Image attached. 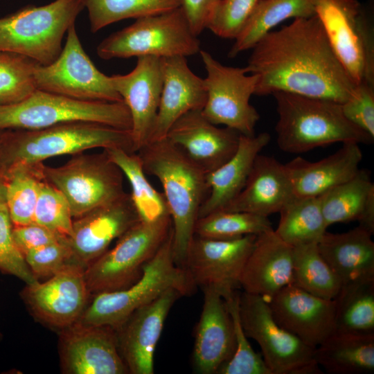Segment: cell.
<instances>
[{"label":"cell","instance_id":"6da1fadb","mask_svg":"<svg viewBox=\"0 0 374 374\" xmlns=\"http://www.w3.org/2000/svg\"><path fill=\"white\" fill-rule=\"evenodd\" d=\"M251 49L245 69L258 76L254 95L284 91L343 104L355 92L316 15L267 33Z\"/></svg>","mask_w":374,"mask_h":374},{"label":"cell","instance_id":"7a4b0ae2","mask_svg":"<svg viewBox=\"0 0 374 374\" xmlns=\"http://www.w3.org/2000/svg\"><path fill=\"white\" fill-rule=\"evenodd\" d=\"M146 175L161 183L172 220L175 262L185 269L201 206L208 194L206 174L166 137L139 152Z\"/></svg>","mask_w":374,"mask_h":374},{"label":"cell","instance_id":"3957f363","mask_svg":"<svg viewBox=\"0 0 374 374\" xmlns=\"http://www.w3.org/2000/svg\"><path fill=\"white\" fill-rule=\"evenodd\" d=\"M99 148L134 152L130 130L101 123L73 121L39 130H3L0 172L17 166H36L52 157L72 156Z\"/></svg>","mask_w":374,"mask_h":374},{"label":"cell","instance_id":"277c9868","mask_svg":"<svg viewBox=\"0 0 374 374\" xmlns=\"http://www.w3.org/2000/svg\"><path fill=\"white\" fill-rule=\"evenodd\" d=\"M271 95L278 114L276 142L284 152L299 154L335 143L373 141L346 118L340 103L284 91Z\"/></svg>","mask_w":374,"mask_h":374},{"label":"cell","instance_id":"5b68a950","mask_svg":"<svg viewBox=\"0 0 374 374\" xmlns=\"http://www.w3.org/2000/svg\"><path fill=\"white\" fill-rule=\"evenodd\" d=\"M172 242V229L135 283L122 290L93 295L77 322L117 330L136 310L170 288L177 289L183 296L193 294L195 286L188 271L175 262Z\"/></svg>","mask_w":374,"mask_h":374},{"label":"cell","instance_id":"8992f818","mask_svg":"<svg viewBox=\"0 0 374 374\" xmlns=\"http://www.w3.org/2000/svg\"><path fill=\"white\" fill-rule=\"evenodd\" d=\"M84 8L82 0L28 5L0 18V53L24 56L48 65L60 54L64 35Z\"/></svg>","mask_w":374,"mask_h":374},{"label":"cell","instance_id":"52a82bcc","mask_svg":"<svg viewBox=\"0 0 374 374\" xmlns=\"http://www.w3.org/2000/svg\"><path fill=\"white\" fill-rule=\"evenodd\" d=\"M73 121L126 130L132 127L130 113L123 101H83L36 89L21 101L0 104V131L39 130Z\"/></svg>","mask_w":374,"mask_h":374},{"label":"cell","instance_id":"ba28073f","mask_svg":"<svg viewBox=\"0 0 374 374\" xmlns=\"http://www.w3.org/2000/svg\"><path fill=\"white\" fill-rule=\"evenodd\" d=\"M172 229L169 215L137 222L118 239L112 249L84 269L91 295L122 290L135 283Z\"/></svg>","mask_w":374,"mask_h":374},{"label":"cell","instance_id":"9c48e42d","mask_svg":"<svg viewBox=\"0 0 374 374\" xmlns=\"http://www.w3.org/2000/svg\"><path fill=\"white\" fill-rule=\"evenodd\" d=\"M199 51L200 42L191 30L181 6L137 19L105 37L96 48L97 55L103 60L143 56L186 57Z\"/></svg>","mask_w":374,"mask_h":374},{"label":"cell","instance_id":"30bf717a","mask_svg":"<svg viewBox=\"0 0 374 374\" xmlns=\"http://www.w3.org/2000/svg\"><path fill=\"white\" fill-rule=\"evenodd\" d=\"M42 173L44 180L64 195L73 219L126 193L122 171L104 150L100 153L75 154L57 167L44 164Z\"/></svg>","mask_w":374,"mask_h":374},{"label":"cell","instance_id":"8fae6325","mask_svg":"<svg viewBox=\"0 0 374 374\" xmlns=\"http://www.w3.org/2000/svg\"><path fill=\"white\" fill-rule=\"evenodd\" d=\"M239 313L248 338L260 346L271 374H321L314 349L280 326L262 296L240 292Z\"/></svg>","mask_w":374,"mask_h":374},{"label":"cell","instance_id":"7c38bea8","mask_svg":"<svg viewBox=\"0 0 374 374\" xmlns=\"http://www.w3.org/2000/svg\"><path fill=\"white\" fill-rule=\"evenodd\" d=\"M315 14L340 62L355 82H374L373 26L357 0H314Z\"/></svg>","mask_w":374,"mask_h":374},{"label":"cell","instance_id":"4fadbf2b","mask_svg":"<svg viewBox=\"0 0 374 374\" xmlns=\"http://www.w3.org/2000/svg\"><path fill=\"white\" fill-rule=\"evenodd\" d=\"M37 89L83 101L122 102L111 77L100 71L84 51L75 24L57 58L48 65L37 64L33 71Z\"/></svg>","mask_w":374,"mask_h":374},{"label":"cell","instance_id":"5bb4252c","mask_svg":"<svg viewBox=\"0 0 374 374\" xmlns=\"http://www.w3.org/2000/svg\"><path fill=\"white\" fill-rule=\"evenodd\" d=\"M199 53L206 71L203 115L216 125H224L242 135H254L260 115L249 100L255 93L258 76L247 75L245 67L224 66L206 51Z\"/></svg>","mask_w":374,"mask_h":374},{"label":"cell","instance_id":"9a60e30c","mask_svg":"<svg viewBox=\"0 0 374 374\" xmlns=\"http://www.w3.org/2000/svg\"><path fill=\"white\" fill-rule=\"evenodd\" d=\"M257 235L233 240L193 235L185 263L195 286L213 287L222 297L238 290L245 263Z\"/></svg>","mask_w":374,"mask_h":374},{"label":"cell","instance_id":"2e32d148","mask_svg":"<svg viewBox=\"0 0 374 374\" xmlns=\"http://www.w3.org/2000/svg\"><path fill=\"white\" fill-rule=\"evenodd\" d=\"M84 269L70 262L44 283L26 284L20 295L38 319L62 330L79 320L89 302Z\"/></svg>","mask_w":374,"mask_h":374},{"label":"cell","instance_id":"e0dca14e","mask_svg":"<svg viewBox=\"0 0 374 374\" xmlns=\"http://www.w3.org/2000/svg\"><path fill=\"white\" fill-rule=\"evenodd\" d=\"M59 344L64 373H130L112 327L75 322L62 330Z\"/></svg>","mask_w":374,"mask_h":374},{"label":"cell","instance_id":"ac0fdd59","mask_svg":"<svg viewBox=\"0 0 374 374\" xmlns=\"http://www.w3.org/2000/svg\"><path fill=\"white\" fill-rule=\"evenodd\" d=\"M140 220L130 193L73 219L68 238L73 262L86 269Z\"/></svg>","mask_w":374,"mask_h":374},{"label":"cell","instance_id":"d6986e66","mask_svg":"<svg viewBox=\"0 0 374 374\" xmlns=\"http://www.w3.org/2000/svg\"><path fill=\"white\" fill-rule=\"evenodd\" d=\"M181 296L177 289L167 290L136 310L116 330L119 351L130 373H154L156 346L171 308Z\"/></svg>","mask_w":374,"mask_h":374},{"label":"cell","instance_id":"ffe728a7","mask_svg":"<svg viewBox=\"0 0 374 374\" xmlns=\"http://www.w3.org/2000/svg\"><path fill=\"white\" fill-rule=\"evenodd\" d=\"M110 77L130 111L133 150L137 152L149 142L159 109L163 86L160 58L137 57L131 72Z\"/></svg>","mask_w":374,"mask_h":374},{"label":"cell","instance_id":"44dd1931","mask_svg":"<svg viewBox=\"0 0 374 374\" xmlns=\"http://www.w3.org/2000/svg\"><path fill=\"white\" fill-rule=\"evenodd\" d=\"M274 318L315 348L335 332V301L311 294L292 284L267 300Z\"/></svg>","mask_w":374,"mask_h":374},{"label":"cell","instance_id":"7402d4cb","mask_svg":"<svg viewBox=\"0 0 374 374\" xmlns=\"http://www.w3.org/2000/svg\"><path fill=\"white\" fill-rule=\"evenodd\" d=\"M240 134L218 127L202 109L188 112L170 127L166 138L179 148L206 174L227 161L236 152Z\"/></svg>","mask_w":374,"mask_h":374},{"label":"cell","instance_id":"603a6c76","mask_svg":"<svg viewBox=\"0 0 374 374\" xmlns=\"http://www.w3.org/2000/svg\"><path fill=\"white\" fill-rule=\"evenodd\" d=\"M202 290L204 302L196 327L193 363L198 373L217 374L235 350L233 323L222 295L213 287Z\"/></svg>","mask_w":374,"mask_h":374},{"label":"cell","instance_id":"cb8c5ba5","mask_svg":"<svg viewBox=\"0 0 374 374\" xmlns=\"http://www.w3.org/2000/svg\"><path fill=\"white\" fill-rule=\"evenodd\" d=\"M160 61L162 91L149 142L166 138L179 118L188 112L202 109L206 101L204 79L190 70L186 57H162Z\"/></svg>","mask_w":374,"mask_h":374},{"label":"cell","instance_id":"d4e9b609","mask_svg":"<svg viewBox=\"0 0 374 374\" xmlns=\"http://www.w3.org/2000/svg\"><path fill=\"white\" fill-rule=\"evenodd\" d=\"M293 247L284 242L273 229L256 235L253 248L240 280L244 292L267 301L291 284Z\"/></svg>","mask_w":374,"mask_h":374},{"label":"cell","instance_id":"484cf974","mask_svg":"<svg viewBox=\"0 0 374 374\" xmlns=\"http://www.w3.org/2000/svg\"><path fill=\"white\" fill-rule=\"evenodd\" d=\"M359 144L344 143L332 154L315 162L297 157L284 164L296 197H319L353 178L359 170Z\"/></svg>","mask_w":374,"mask_h":374},{"label":"cell","instance_id":"4316f807","mask_svg":"<svg viewBox=\"0 0 374 374\" xmlns=\"http://www.w3.org/2000/svg\"><path fill=\"white\" fill-rule=\"evenodd\" d=\"M294 197L285 165L273 157L259 154L243 189L223 210L268 217L279 213Z\"/></svg>","mask_w":374,"mask_h":374},{"label":"cell","instance_id":"83f0119b","mask_svg":"<svg viewBox=\"0 0 374 374\" xmlns=\"http://www.w3.org/2000/svg\"><path fill=\"white\" fill-rule=\"evenodd\" d=\"M270 141L267 132L240 134L238 149L223 165L206 174L208 194L198 218L225 208L243 189L256 157Z\"/></svg>","mask_w":374,"mask_h":374},{"label":"cell","instance_id":"f1b7e54d","mask_svg":"<svg viewBox=\"0 0 374 374\" xmlns=\"http://www.w3.org/2000/svg\"><path fill=\"white\" fill-rule=\"evenodd\" d=\"M373 233L360 226L339 233L326 232L318 250L341 284L374 280Z\"/></svg>","mask_w":374,"mask_h":374},{"label":"cell","instance_id":"f546056e","mask_svg":"<svg viewBox=\"0 0 374 374\" xmlns=\"http://www.w3.org/2000/svg\"><path fill=\"white\" fill-rule=\"evenodd\" d=\"M327 227L357 221L374 233V184L366 170L318 197Z\"/></svg>","mask_w":374,"mask_h":374},{"label":"cell","instance_id":"4dcf8cb0","mask_svg":"<svg viewBox=\"0 0 374 374\" xmlns=\"http://www.w3.org/2000/svg\"><path fill=\"white\" fill-rule=\"evenodd\" d=\"M319 366L330 374L374 371V334L334 332L314 349Z\"/></svg>","mask_w":374,"mask_h":374},{"label":"cell","instance_id":"1f68e13d","mask_svg":"<svg viewBox=\"0 0 374 374\" xmlns=\"http://www.w3.org/2000/svg\"><path fill=\"white\" fill-rule=\"evenodd\" d=\"M315 15L314 0H260L235 37L228 57L234 58L251 49L264 35L286 19Z\"/></svg>","mask_w":374,"mask_h":374},{"label":"cell","instance_id":"d6a6232c","mask_svg":"<svg viewBox=\"0 0 374 374\" xmlns=\"http://www.w3.org/2000/svg\"><path fill=\"white\" fill-rule=\"evenodd\" d=\"M279 213V223L274 231L292 247L318 242L326 232L318 197L294 196Z\"/></svg>","mask_w":374,"mask_h":374},{"label":"cell","instance_id":"836d02e7","mask_svg":"<svg viewBox=\"0 0 374 374\" xmlns=\"http://www.w3.org/2000/svg\"><path fill=\"white\" fill-rule=\"evenodd\" d=\"M334 301L335 332L374 334V280L343 284Z\"/></svg>","mask_w":374,"mask_h":374},{"label":"cell","instance_id":"e575fe53","mask_svg":"<svg viewBox=\"0 0 374 374\" xmlns=\"http://www.w3.org/2000/svg\"><path fill=\"white\" fill-rule=\"evenodd\" d=\"M104 150L128 180L131 199L141 220H152L170 215L163 193L155 189L147 179L137 152L121 148Z\"/></svg>","mask_w":374,"mask_h":374},{"label":"cell","instance_id":"d590c367","mask_svg":"<svg viewBox=\"0 0 374 374\" xmlns=\"http://www.w3.org/2000/svg\"><path fill=\"white\" fill-rule=\"evenodd\" d=\"M292 285L314 296L332 300L342 285L320 254L317 242L293 247Z\"/></svg>","mask_w":374,"mask_h":374},{"label":"cell","instance_id":"8d00e7d4","mask_svg":"<svg viewBox=\"0 0 374 374\" xmlns=\"http://www.w3.org/2000/svg\"><path fill=\"white\" fill-rule=\"evenodd\" d=\"M43 165L17 166L1 172L6 181V207L12 226L33 222L41 184L44 180Z\"/></svg>","mask_w":374,"mask_h":374},{"label":"cell","instance_id":"74e56055","mask_svg":"<svg viewBox=\"0 0 374 374\" xmlns=\"http://www.w3.org/2000/svg\"><path fill=\"white\" fill-rule=\"evenodd\" d=\"M91 33L113 23L160 15L181 6V0H82Z\"/></svg>","mask_w":374,"mask_h":374},{"label":"cell","instance_id":"f35d334b","mask_svg":"<svg viewBox=\"0 0 374 374\" xmlns=\"http://www.w3.org/2000/svg\"><path fill=\"white\" fill-rule=\"evenodd\" d=\"M271 229L273 228L268 217L220 210L198 218L194 235L211 239L233 240L247 235H258Z\"/></svg>","mask_w":374,"mask_h":374},{"label":"cell","instance_id":"ab89813d","mask_svg":"<svg viewBox=\"0 0 374 374\" xmlns=\"http://www.w3.org/2000/svg\"><path fill=\"white\" fill-rule=\"evenodd\" d=\"M238 290L223 297L231 317L235 337V350L217 374H271L262 355L256 353L248 341L240 319Z\"/></svg>","mask_w":374,"mask_h":374},{"label":"cell","instance_id":"60d3db41","mask_svg":"<svg viewBox=\"0 0 374 374\" xmlns=\"http://www.w3.org/2000/svg\"><path fill=\"white\" fill-rule=\"evenodd\" d=\"M37 64L20 55L0 53V104L21 101L36 89L33 71Z\"/></svg>","mask_w":374,"mask_h":374},{"label":"cell","instance_id":"b9f144b4","mask_svg":"<svg viewBox=\"0 0 374 374\" xmlns=\"http://www.w3.org/2000/svg\"><path fill=\"white\" fill-rule=\"evenodd\" d=\"M57 235L69 238L73 234V218L64 195L44 180L41 184L33 221Z\"/></svg>","mask_w":374,"mask_h":374},{"label":"cell","instance_id":"7bdbcfd3","mask_svg":"<svg viewBox=\"0 0 374 374\" xmlns=\"http://www.w3.org/2000/svg\"><path fill=\"white\" fill-rule=\"evenodd\" d=\"M260 0H220L208 17L206 28L217 36L235 39Z\"/></svg>","mask_w":374,"mask_h":374},{"label":"cell","instance_id":"ee69618b","mask_svg":"<svg viewBox=\"0 0 374 374\" xmlns=\"http://www.w3.org/2000/svg\"><path fill=\"white\" fill-rule=\"evenodd\" d=\"M0 271L17 277L26 284L38 280L15 242L7 208H0Z\"/></svg>","mask_w":374,"mask_h":374},{"label":"cell","instance_id":"f6af8a7d","mask_svg":"<svg viewBox=\"0 0 374 374\" xmlns=\"http://www.w3.org/2000/svg\"><path fill=\"white\" fill-rule=\"evenodd\" d=\"M24 256L37 278H49L73 262V253L68 238L31 250Z\"/></svg>","mask_w":374,"mask_h":374},{"label":"cell","instance_id":"bcb514c9","mask_svg":"<svg viewBox=\"0 0 374 374\" xmlns=\"http://www.w3.org/2000/svg\"><path fill=\"white\" fill-rule=\"evenodd\" d=\"M341 109L348 121L374 138V82L358 83Z\"/></svg>","mask_w":374,"mask_h":374},{"label":"cell","instance_id":"7dc6e473","mask_svg":"<svg viewBox=\"0 0 374 374\" xmlns=\"http://www.w3.org/2000/svg\"><path fill=\"white\" fill-rule=\"evenodd\" d=\"M12 236L23 255L31 250L67 238L35 222L12 226Z\"/></svg>","mask_w":374,"mask_h":374},{"label":"cell","instance_id":"c3c4849f","mask_svg":"<svg viewBox=\"0 0 374 374\" xmlns=\"http://www.w3.org/2000/svg\"><path fill=\"white\" fill-rule=\"evenodd\" d=\"M220 0H181V7L193 33L198 35L206 28L212 9Z\"/></svg>","mask_w":374,"mask_h":374},{"label":"cell","instance_id":"681fc988","mask_svg":"<svg viewBox=\"0 0 374 374\" xmlns=\"http://www.w3.org/2000/svg\"><path fill=\"white\" fill-rule=\"evenodd\" d=\"M0 208H7L6 200V181L4 176L1 172H0Z\"/></svg>","mask_w":374,"mask_h":374},{"label":"cell","instance_id":"f907efd6","mask_svg":"<svg viewBox=\"0 0 374 374\" xmlns=\"http://www.w3.org/2000/svg\"><path fill=\"white\" fill-rule=\"evenodd\" d=\"M1 131H0V154H1Z\"/></svg>","mask_w":374,"mask_h":374},{"label":"cell","instance_id":"816d5d0a","mask_svg":"<svg viewBox=\"0 0 374 374\" xmlns=\"http://www.w3.org/2000/svg\"><path fill=\"white\" fill-rule=\"evenodd\" d=\"M1 338H2V334L0 332V339H1Z\"/></svg>","mask_w":374,"mask_h":374}]
</instances>
